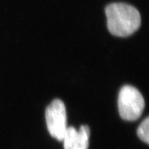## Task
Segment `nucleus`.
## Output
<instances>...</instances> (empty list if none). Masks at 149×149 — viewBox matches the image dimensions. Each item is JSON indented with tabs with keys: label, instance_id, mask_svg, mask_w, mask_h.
<instances>
[{
	"label": "nucleus",
	"instance_id": "1",
	"mask_svg": "<svg viewBox=\"0 0 149 149\" xmlns=\"http://www.w3.org/2000/svg\"><path fill=\"white\" fill-rule=\"evenodd\" d=\"M105 11L108 29L115 36H130L140 26V14L133 6L124 3H113L107 6Z\"/></svg>",
	"mask_w": 149,
	"mask_h": 149
},
{
	"label": "nucleus",
	"instance_id": "2",
	"mask_svg": "<svg viewBox=\"0 0 149 149\" xmlns=\"http://www.w3.org/2000/svg\"><path fill=\"white\" fill-rule=\"evenodd\" d=\"M144 107V97L137 88L129 85L121 88L118 96V110L123 120H137L142 114Z\"/></svg>",
	"mask_w": 149,
	"mask_h": 149
},
{
	"label": "nucleus",
	"instance_id": "3",
	"mask_svg": "<svg viewBox=\"0 0 149 149\" xmlns=\"http://www.w3.org/2000/svg\"><path fill=\"white\" fill-rule=\"evenodd\" d=\"M46 121L50 135L58 141H62L67 128V116L65 105L59 99L54 100L46 110Z\"/></svg>",
	"mask_w": 149,
	"mask_h": 149
},
{
	"label": "nucleus",
	"instance_id": "4",
	"mask_svg": "<svg viewBox=\"0 0 149 149\" xmlns=\"http://www.w3.org/2000/svg\"><path fill=\"white\" fill-rule=\"evenodd\" d=\"M90 128L82 125L77 130L73 126L67 127L63 137L64 149H88Z\"/></svg>",
	"mask_w": 149,
	"mask_h": 149
},
{
	"label": "nucleus",
	"instance_id": "5",
	"mask_svg": "<svg viewBox=\"0 0 149 149\" xmlns=\"http://www.w3.org/2000/svg\"><path fill=\"white\" fill-rule=\"evenodd\" d=\"M148 127H149V119L146 117L145 120L141 123L138 129H137V135L139 139L144 142L148 144L149 135H148Z\"/></svg>",
	"mask_w": 149,
	"mask_h": 149
}]
</instances>
